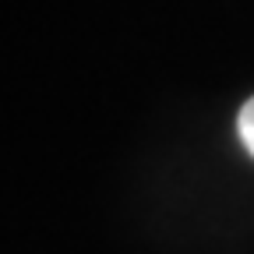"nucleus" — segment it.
Listing matches in <instances>:
<instances>
[{
	"label": "nucleus",
	"instance_id": "nucleus-1",
	"mask_svg": "<svg viewBox=\"0 0 254 254\" xmlns=\"http://www.w3.org/2000/svg\"><path fill=\"white\" fill-rule=\"evenodd\" d=\"M237 131H240L244 148L254 155V99L244 103V110H240V117H237Z\"/></svg>",
	"mask_w": 254,
	"mask_h": 254
}]
</instances>
